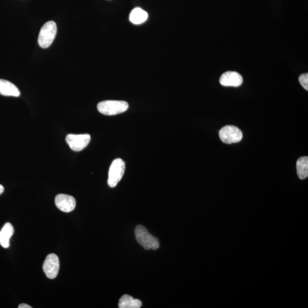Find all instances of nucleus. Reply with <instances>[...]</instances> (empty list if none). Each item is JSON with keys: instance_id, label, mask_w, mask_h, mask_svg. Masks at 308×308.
Listing matches in <instances>:
<instances>
[{"instance_id": "7ed1b4c3", "label": "nucleus", "mask_w": 308, "mask_h": 308, "mask_svg": "<svg viewBox=\"0 0 308 308\" xmlns=\"http://www.w3.org/2000/svg\"><path fill=\"white\" fill-rule=\"evenodd\" d=\"M136 239L146 250H156L159 249V242L156 237L153 236L147 231L146 228L138 226L135 230Z\"/></svg>"}, {"instance_id": "9b49d317", "label": "nucleus", "mask_w": 308, "mask_h": 308, "mask_svg": "<svg viewBox=\"0 0 308 308\" xmlns=\"http://www.w3.org/2000/svg\"><path fill=\"white\" fill-rule=\"evenodd\" d=\"M14 233V229L11 223H6L0 231V245L4 249H8L10 245V239Z\"/></svg>"}, {"instance_id": "9d476101", "label": "nucleus", "mask_w": 308, "mask_h": 308, "mask_svg": "<svg viewBox=\"0 0 308 308\" xmlns=\"http://www.w3.org/2000/svg\"><path fill=\"white\" fill-rule=\"evenodd\" d=\"M0 95L7 96L19 97L20 92L18 87L7 80L0 79Z\"/></svg>"}, {"instance_id": "6e6552de", "label": "nucleus", "mask_w": 308, "mask_h": 308, "mask_svg": "<svg viewBox=\"0 0 308 308\" xmlns=\"http://www.w3.org/2000/svg\"><path fill=\"white\" fill-rule=\"evenodd\" d=\"M55 204L61 212L69 213L73 212L76 208V201L75 197L66 194H59L56 196Z\"/></svg>"}, {"instance_id": "39448f33", "label": "nucleus", "mask_w": 308, "mask_h": 308, "mask_svg": "<svg viewBox=\"0 0 308 308\" xmlns=\"http://www.w3.org/2000/svg\"><path fill=\"white\" fill-rule=\"evenodd\" d=\"M219 137L224 143H235L242 140L243 133L238 127L234 126H226L220 130Z\"/></svg>"}, {"instance_id": "f257e3e1", "label": "nucleus", "mask_w": 308, "mask_h": 308, "mask_svg": "<svg viewBox=\"0 0 308 308\" xmlns=\"http://www.w3.org/2000/svg\"><path fill=\"white\" fill-rule=\"evenodd\" d=\"M99 113L106 116H116L127 111L129 104L123 100H104L97 105Z\"/></svg>"}, {"instance_id": "f8f14e48", "label": "nucleus", "mask_w": 308, "mask_h": 308, "mask_svg": "<svg viewBox=\"0 0 308 308\" xmlns=\"http://www.w3.org/2000/svg\"><path fill=\"white\" fill-rule=\"evenodd\" d=\"M142 306L141 301L134 299L128 294H125L120 297L118 304L119 308H140Z\"/></svg>"}, {"instance_id": "20e7f679", "label": "nucleus", "mask_w": 308, "mask_h": 308, "mask_svg": "<svg viewBox=\"0 0 308 308\" xmlns=\"http://www.w3.org/2000/svg\"><path fill=\"white\" fill-rule=\"evenodd\" d=\"M125 163L120 158L113 160L109 171L108 183L111 188H114L118 185L122 179L125 172Z\"/></svg>"}, {"instance_id": "1a4fd4ad", "label": "nucleus", "mask_w": 308, "mask_h": 308, "mask_svg": "<svg viewBox=\"0 0 308 308\" xmlns=\"http://www.w3.org/2000/svg\"><path fill=\"white\" fill-rule=\"evenodd\" d=\"M219 81L224 86L239 87L242 85L243 79L239 73L229 71L223 74Z\"/></svg>"}, {"instance_id": "dca6fc26", "label": "nucleus", "mask_w": 308, "mask_h": 308, "mask_svg": "<svg viewBox=\"0 0 308 308\" xmlns=\"http://www.w3.org/2000/svg\"><path fill=\"white\" fill-rule=\"evenodd\" d=\"M19 308H32L31 306H29V305L26 304H21L19 305L18 307Z\"/></svg>"}, {"instance_id": "f3484780", "label": "nucleus", "mask_w": 308, "mask_h": 308, "mask_svg": "<svg viewBox=\"0 0 308 308\" xmlns=\"http://www.w3.org/2000/svg\"><path fill=\"white\" fill-rule=\"evenodd\" d=\"M4 187H3L1 185H0V195H1V194L4 192Z\"/></svg>"}, {"instance_id": "2eb2a0df", "label": "nucleus", "mask_w": 308, "mask_h": 308, "mask_svg": "<svg viewBox=\"0 0 308 308\" xmlns=\"http://www.w3.org/2000/svg\"><path fill=\"white\" fill-rule=\"evenodd\" d=\"M299 82L301 86L306 90H308V74H303L299 77Z\"/></svg>"}, {"instance_id": "4468645a", "label": "nucleus", "mask_w": 308, "mask_h": 308, "mask_svg": "<svg viewBox=\"0 0 308 308\" xmlns=\"http://www.w3.org/2000/svg\"><path fill=\"white\" fill-rule=\"evenodd\" d=\"M297 175L300 179H306L308 176V156L301 157L296 163Z\"/></svg>"}, {"instance_id": "ddd939ff", "label": "nucleus", "mask_w": 308, "mask_h": 308, "mask_svg": "<svg viewBox=\"0 0 308 308\" xmlns=\"http://www.w3.org/2000/svg\"><path fill=\"white\" fill-rule=\"evenodd\" d=\"M148 13L140 8L134 9L130 13V21L134 24L139 25L145 22L148 19Z\"/></svg>"}, {"instance_id": "f03ea898", "label": "nucleus", "mask_w": 308, "mask_h": 308, "mask_svg": "<svg viewBox=\"0 0 308 308\" xmlns=\"http://www.w3.org/2000/svg\"><path fill=\"white\" fill-rule=\"evenodd\" d=\"M58 32V27L55 21L47 22L42 26L39 33L38 43L43 49L48 48L52 44Z\"/></svg>"}, {"instance_id": "423d86ee", "label": "nucleus", "mask_w": 308, "mask_h": 308, "mask_svg": "<svg viewBox=\"0 0 308 308\" xmlns=\"http://www.w3.org/2000/svg\"><path fill=\"white\" fill-rule=\"evenodd\" d=\"M91 140V136L85 135H67L66 141L70 148L74 152H81L85 149Z\"/></svg>"}, {"instance_id": "0eeeda50", "label": "nucleus", "mask_w": 308, "mask_h": 308, "mask_svg": "<svg viewBox=\"0 0 308 308\" xmlns=\"http://www.w3.org/2000/svg\"><path fill=\"white\" fill-rule=\"evenodd\" d=\"M59 270L58 257L56 254L51 253L47 256L43 264V270L47 277L54 279L58 276Z\"/></svg>"}]
</instances>
